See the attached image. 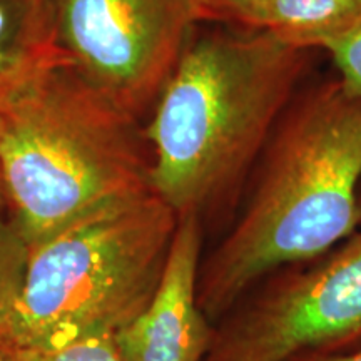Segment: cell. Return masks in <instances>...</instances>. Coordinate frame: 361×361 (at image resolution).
Returning <instances> with one entry per match:
<instances>
[{
  "instance_id": "6da1fadb",
  "label": "cell",
  "mask_w": 361,
  "mask_h": 361,
  "mask_svg": "<svg viewBox=\"0 0 361 361\" xmlns=\"http://www.w3.org/2000/svg\"><path fill=\"white\" fill-rule=\"evenodd\" d=\"M324 52L264 29L202 24L194 30L151 116L152 189L207 233L226 231L288 104Z\"/></svg>"
},
{
  "instance_id": "7a4b0ae2",
  "label": "cell",
  "mask_w": 361,
  "mask_h": 361,
  "mask_svg": "<svg viewBox=\"0 0 361 361\" xmlns=\"http://www.w3.org/2000/svg\"><path fill=\"white\" fill-rule=\"evenodd\" d=\"M361 94L335 71L288 104L226 231L202 252L201 310L216 323L256 279L313 258L360 228Z\"/></svg>"
},
{
  "instance_id": "3957f363",
  "label": "cell",
  "mask_w": 361,
  "mask_h": 361,
  "mask_svg": "<svg viewBox=\"0 0 361 361\" xmlns=\"http://www.w3.org/2000/svg\"><path fill=\"white\" fill-rule=\"evenodd\" d=\"M0 166L7 216L29 247L106 207L156 194L144 123L72 66L0 107Z\"/></svg>"
},
{
  "instance_id": "277c9868",
  "label": "cell",
  "mask_w": 361,
  "mask_h": 361,
  "mask_svg": "<svg viewBox=\"0 0 361 361\" xmlns=\"http://www.w3.org/2000/svg\"><path fill=\"white\" fill-rule=\"evenodd\" d=\"M178 214L157 194L106 207L29 247L12 333L25 350L116 335L159 286Z\"/></svg>"
},
{
  "instance_id": "5b68a950",
  "label": "cell",
  "mask_w": 361,
  "mask_h": 361,
  "mask_svg": "<svg viewBox=\"0 0 361 361\" xmlns=\"http://www.w3.org/2000/svg\"><path fill=\"white\" fill-rule=\"evenodd\" d=\"M361 343V228L256 279L213 326L204 361H281Z\"/></svg>"
},
{
  "instance_id": "8992f818",
  "label": "cell",
  "mask_w": 361,
  "mask_h": 361,
  "mask_svg": "<svg viewBox=\"0 0 361 361\" xmlns=\"http://www.w3.org/2000/svg\"><path fill=\"white\" fill-rule=\"evenodd\" d=\"M52 11L72 67L141 123L202 25L196 0H52Z\"/></svg>"
},
{
  "instance_id": "52a82bcc",
  "label": "cell",
  "mask_w": 361,
  "mask_h": 361,
  "mask_svg": "<svg viewBox=\"0 0 361 361\" xmlns=\"http://www.w3.org/2000/svg\"><path fill=\"white\" fill-rule=\"evenodd\" d=\"M206 231L194 214L179 216L164 273L149 305L116 333L124 361H204L213 326L197 300Z\"/></svg>"
},
{
  "instance_id": "ba28073f",
  "label": "cell",
  "mask_w": 361,
  "mask_h": 361,
  "mask_svg": "<svg viewBox=\"0 0 361 361\" xmlns=\"http://www.w3.org/2000/svg\"><path fill=\"white\" fill-rule=\"evenodd\" d=\"M66 66L52 0H0V107Z\"/></svg>"
},
{
  "instance_id": "9c48e42d",
  "label": "cell",
  "mask_w": 361,
  "mask_h": 361,
  "mask_svg": "<svg viewBox=\"0 0 361 361\" xmlns=\"http://www.w3.org/2000/svg\"><path fill=\"white\" fill-rule=\"evenodd\" d=\"M361 24V0H271L263 29L298 47L324 52Z\"/></svg>"
},
{
  "instance_id": "30bf717a",
  "label": "cell",
  "mask_w": 361,
  "mask_h": 361,
  "mask_svg": "<svg viewBox=\"0 0 361 361\" xmlns=\"http://www.w3.org/2000/svg\"><path fill=\"white\" fill-rule=\"evenodd\" d=\"M29 246L12 224L11 218L0 211V331H12L13 316L24 284Z\"/></svg>"
},
{
  "instance_id": "8fae6325",
  "label": "cell",
  "mask_w": 361,
  "mask_h": 361,
  "mask_svg": "<svg viewBox=\"0 0 361 361\" xmlns=\"http://www.w3.org/2000/svg\"><path fill=\"white\" fill-rule=\"evenodd\" d=\"M202 24L263 29L271 0H196Z\"/></svg>"
},
{
  "instance_id": "7c38bea8",
  "label": "cell",
  "mask_w": 361,
  "mask_h": 361,
  "mask_svg": "<svg viewBox=\"0 0 361 361\" xmlns=\"http://www.w3.org/2000/svg\"><path fill=\"white\" fill-rule=\"evenodd\" d=\"M25 361H124V358L114 335H97L56 348L25 350Z\"/></svg>"
},
{
  "instance_id": "4fadbf2b",
  "label": "cell",
  "mask_w": 361,
  "mask_h": 361,
  "mask_svg": "<svg viewBox=\"0 0 361 361\" xmlns=\"http://www.w3.org/2000/svg\"><path fill=\"white\" fill-rule=\"evenodd\" d=\"M324 56L331 59L335 72L343 82L361 94V24L345 39L329 45Z\"/></svg>"
},
{
  "instance_id": "5bb4252c",
  "label": "cell",
  "mask_w": 361,
  "mask_h": 361,
  "mask_svg": "<svg viewBox=\"0 0 361 361\" xmlns=\"http://www.w3.org/2000/svg\"><path fill=\"white\" fill-rule=\"evenodd\" d=\"M281 361H361V343L333 348H306L284 356Z\"/></svg>"
},
{
  "instance_id": "9a60e30c",
  "label": "cell",
  "mask_w": 361,
  "mask_h": 361,
  "mask_svg": "<svg viewBox=\"0 0 361 361\" xmlns=\"http://www.w3.org/2000/svg\"><path fill=\"white\" fill-rule=\"evenodd\" d=\"M0 361H25V348L11 329L0 331Z\"/></svg>"
},
{
  "instance_id": "2e32d148",
  "label": "cell",
  "mask_w": 361,
  "mask_h": 361,
  "mask_svg": "<svg viewBox=\"0 0 361 361\" xmlns=\"http://www.w3.org/2000/svg\"><path fill=\"white\" fill-rule=\"evenodd\" d=\"M0 211L7 214L8 211V197H7V189L6 183H4V174H2V166H0Z\"/></svg>"
},
{
  "instance_id": "e0dca14e",
  "label": "cell",
  "mask_w": 361,
  "mask_h": 361,
  "mask_svg": "<svg viewBox=\"0 0 361 361\" xmlns=\"http://www.w3.org/2000/svg\"><path fill=\"white\" fill-rule=\"evenodd\" d=\"M358 219H360V228H361V184L358 191Z\"/></svg>"
}]
</instances>
